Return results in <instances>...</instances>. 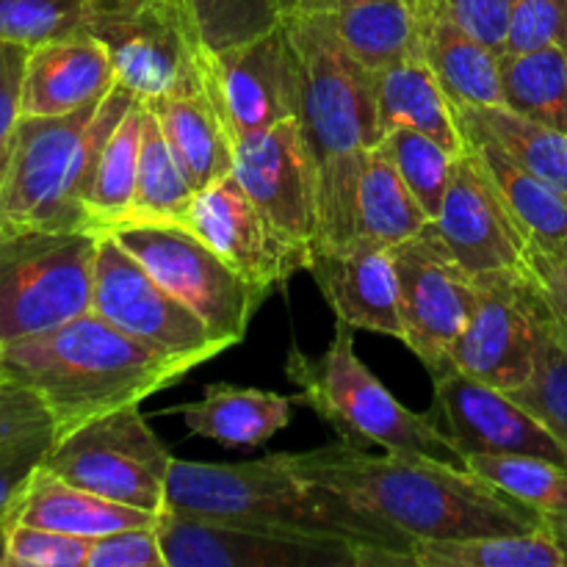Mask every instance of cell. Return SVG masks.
<instances>
[{"label": "cell", "mask_w": 567, "mask_h": 567, "mask_svg": "<svg viewBox=\"0 0 567 567\" xmlns=\"http://www.w3.org/2000/svg\"><path fill=\"white\" fill-rule=\"evenodd\" d=\"M498 70L507 109L567 133V44L504 50Z\"/></svg>", "instance_id": "obj_33"}, {"label": "cell", "mask_w": 567, "mask_h": 567, "mask_svg": "<svg viewBox=\"0 0 567 567\" xmlns=\"http://www.w3.org/2000/svg\"><path fill=\"white\" fill-rule=\"evenodd\" d=\"M164 509L343 540L374 554L377 567H415L408 537L377 524L338 493L299 480L280 454L249 463H188L175 457L166 480Z\"/></svg>", "instance_id": "obj_3"}, {"label": "cell", "mask_w": 567, "mask_h": 567, "mask_svg": "<svg viewBox=\"0 0 567 567\" xmlns=\"http://www.w3.org/2000/svg\"><path fill=\"white\" fill-rule=\"evenodd\" d=\"M305 482L327 487L410 543L513 535L546 520L468 465L413 454H371L347 441L277 452Z\"/></svg>", "instance_id": "obj_1"}, {"label": "cell", "mask_w": 567, "mask_h": 567, "mask_svg": "<svg viewBox=\"0 0 567 567\" xmlns=\"http://www.w3.org/2000/svg\"><path fill=\"white\" fill-rule=\"evenodd\" d=\"M186 9L199 42L219 53L282 25L299 0H186Z\"/></svg>", "instance_id": "obj_36"}, {"label": "cell", "mask_w": 567, "mask_h": 567, "mask_svg": "<svg viewBox=\"0 0 567 567\" xmlns=\"http://www.w3.org/2000/svg\"><path fill=\"white\" fill-rule=\"evenodd\" d=\"M402 310V343L430 377L452 365V347L468 327L476 305V277L454 260L430 225L393 247Z\"/></svg>", "instance_id": "obj_12"}, {"label": "cell", "mask_w": 567, "mask_h": 567, "mask_svg": "<svg viewBox=\"0 0 567 567\" xmlns=\"http://www.w3.org/2000/svg\"><path fill=\"white\" fill-rule=\"evenodd\" d=\"M332 3H341V0H316V3L310 6V9H327V6H332ZM408 3H413L415 9H419L421 17L430 14V11L435 9V0H408Z\"/></svg>", "instance_id": "obj_49"}, {"label": "cell", "mask_w": 567, "mask_h": 567, "mask_svg": "<svg viewBox=\"0 0 567 567\" xmlns=\"http://www.w3.org/2000/svg\"><path fill=\"white\" fill-rule=\"evenodd\" d=\"M144 103L138 100L100 144L83 186L89 230L103 236L131 208L138 177V153H142Z\"/></svg>", "instance_id": "obj_31"}, {"label": "cell", "mask_w": 567, "mask_h": 567, "mask_svg": "<svg viewBox=\"0 0 567 567\" xmlns=\"http://www.w3.org/2000/svg\"><path fill=\"white\" fill-rule=\"evenodd\" d=\"M94 14H122V11H138L155 0H89Z\"/></svg>", "instance_id": "obj_48"}, {"label": "cell", "mask_w": 567, "mask_h": 567, "mask_svg": "<svg viewBox=\"0 0 567 567\" xmlns=\"http://www.w3.org/2000/svg\"><path fill=\"white\" fill-rule=\"evenodd\" d=\"M377 147L393 161L424 214L435 221L443 208V199H446L457 155L449 153L441 142L430 138L426 133L410 131V127H396V131L385 133Z\"/></svg>", "instance_id": "obj_37"}, {"label": "cell", "mask_w": 567, "mask_h": 567, "mask_svg": "<svg viewBox=\"0 0 567 567\" xmlns=\"http://www.w3.org/2000/svg\"><path fill=\"white\" fill-rule=\"evenodd\" d=\"M197 55L233 144L297 116V70L282 25L219 53L199 42Z\"/></svg>", "instance_id": "obj_17"}, {"label": "cell", "mask_w": 567, "mask_h": 567, "mask_svg": "<svg viewBox=\"0 0 567 567\" xmlns=\"http://www.w3.org/2000/svg\"><path fill=\"white\" fill-rule=\"evenodd\" d=\"M138 103L116 83L103 100L61 116H20L0 172V227L89 230L83 186L100 144Z\"/></svg>", "instance_id": "obj_5"}, {"label": "cell", "mask_w": 567, "mask_h": 567, "mask_svg": "<svg viewBox=\"0 0 567 567\" xmlns=\"http://www.w3.org/2000/svg\"><path fill=\"white\" fill-rule=\"evenodd\" d=\"M233 175L282 236L319 247V169L297 116L238 138Z\"/></svg>", "instance_id": "obj_14"}, {"label": "cell", "mask_w": 567, "mask_h": 567, "mask_svg": "<svg viewBox=\"0 0 567 567\" xmlns=\"http://www.w3.org/2000/svg\"><path fill=\"white\" fill-rule=\"evenodd\" d=\"M526 271L540 288L554 330L567 341V252L559 247L529 244Z\"/></svg>", "instance_id": "obj_46"}, {"label": "cell", "mask_w": 567, "mask_h": 567, "mask_svg": "<svg viewBox=\"0 0 567 567\" xmlns=\"http://www.w3.org/2000/svg\"><path fill=\"white\" fill-rule=\"evenodd\" d=\"M114 236L172 297L205 321L216 338L238 347L269 293L244 280L203 238L181 225H131Z\"/></svg>", "instance_id": "obj_9"}, {"label": "cell", "mask_w": 567, "mask_h": 567, "mask_svg": "<svg viewBox=\"0 0 567 567\" xmlns=\"http://www.w3.org/2000/svg\"><path fill=\"white\" fill-rule=\"evenodd\" d=\"M89 0H0V39L33 50L53 39L89 33Z\"/></svg>", "instance_id": "obj_38"}, {"label": "cell", "mask_w": 567, "mask_h": 567, "mask_svg": "<svg viewBox=\"0 0 567 567\" xmlns=\"http://www.w3.org/2000/svg\"><path fill=\"white\" fill-rule=\"evenodd\" d=\"M498 55L441 9L421 17V59L452 105H504Z\"/></svg>", "instance_id": "obj_25"}, {"label": "cell", "mask_w": 567, "mask_h": 567, "mask_svg": "<svg viewBox=\"0 0 567 567\" xmlns=\"http://www.w3.org/2000/svg\"><path fill=\"white\" fill-rule=\"evenodd\" d=\"M116 86L109 50L92 33L53 39L28 53L22 116H61L103 100Z\"/></svg>", "instance_id": "obj_22"}, {"label": "cell", "mask_w": 567, "mask_h": 567, "mask_svg": "<svg viewBox=\"0 0 567 567\" xmlns=\"http://www.w3.org/2000/svg\"><path fill=\"white\" fill-rule=\"evenodd\" d=\"M0 380H3V371H0Z\"/></svg>", "instance_id": "obj_54"}, {"label": "cell", "mask_w": 567, "mask_h": 567, "mask_svg": "<svg viewBox=\"0 0 567 567\" xmlns=\"http://www.w3.org/2000/svg\"><path fill=\"white\" fill-rule=\"evenodd\" d=\"M86 567H166L155 524L131 526L92 540Z\"/></svg>", "instance_id": "obj_43"}, {"label": "cell", "mask_w": 567, "mask_h": 567, "mask_svg": "<svg viewBox=\"0 0 567 567\" xmlns=\"http://www.w3.org/2000/svg\"><path fill=\"white\" fill-rule=\"evenodd\" d=\"M567 44V0H513L507 50Z\"/></svg>", "instance_id": "obj_42"}, {"label": "cell", "mask_w": 567, "mask_h": 567, "mask_svg": "<svg viewBox=\"0 0 567 567\" xmlns=\"http://www.w3.org/2000/svg\"><path fill=\"white\" fill-rule=\"evenodd\" d=\"M28 53L31 50L22 44L0 39V172H3L11 136L22 116V81H25Z\"/></svg>", "instance_id": "obj_47"}, {"label": "cell", "mask_w": 567, "mask_h": 567, "mask_svg": "<svg viewBox=\"0 0 567 567\" xmlns=\"http://www.w3.org/2000/svg\"><path fill=\"white\" fill-rule=\"evenodd\" d=\"M465 465L535 509L548 529L567 543V465L532 454H476Z\"/></svg>", "instance_id": "obj_35"}, {"label": "cell", "mask_w": 567, "mask_h": 567, "mask_svg": "<svg viewBox=\"0 0 567 567\" xmlns=\"http://www.w3.org/2000/svg\"><path fill=\"white\" fill-rule=\"evenodd\" d=\"M563 546H565V554H567V543H563Z\"/></svg>", "instance_id": "obj_53"}, {"label": "cell", "mask_w": 567, "mask_h": 567, "mask_svg": "<svg viewBox=\"0 0 567 567\" xmlns=\"http://www.w3.org/2000/svg\"><path fill=\"white\" fill-rule=\"evenodd\" d=\"M465 147L476 155L529 241L543 244V247H563L567 241V194L537 177L535 172L515 164L507 153L493 144L465 142Z\"/></svg>", "instance_id": "obj_30"}, {"label": "cell", "mask_w": 567, "mask_h": 567, "mask_svg": "<svg viewBox=\"0 0 567 567\" xmlns=\"http://www.w3.org/2000/svg\"><path fill=\"white\" fill-rule=\"evenodd\" d=\"M197 197V186L181 158L166 142L158 120L144 105L142 153H138V177L131 208L109 233L131 225H186L188 208Z\"/></svg>", "instance_id": "obj_29"}, {"label": "cell", "mask_w": 567, "mask_h": 567, "mask_svg": "<svg viewBox=\"0 0 567 567\" xmlns=\"http://www.w3.org/2000/svg\"><path fill=\"white\" fill-rule=\"evenodd\" d=\"M89 33L109 50L116 83L142 103H153L186 75L199 44L186 0H155L138 11L94 14Z\"/></svg>", "instance_id": "obj_18"}, {"label": "cell", "mask_w": 567, "mask_h": 567, "mask_svg": "<svg viewBox=\"0 0 567 567\" xmlns=\"http://www.w3.org/2000/svg\"><path fill=\"white\" fill-rule=\"evenodd\" d=\"M53 441L55 432H39V435H28L0 446V524H9L17 515V507H20L33 474L42 468Z\"/></svg>", "instance_id": "obj_41"}, {"label": "cell", "mask_w": 567, "mask_h": 567, "mask_svg": "<svg viewBox=\"0 0 567 567\" xmlns=\"http://www.w3.org/2000/svg\"><path fill=\"white\" fill-rule=\"evenodd\" d=\"M172 452L138 404L55 435L44 468L72 485L144 513H164Z\"/></svg>", "instance_id": "obj_8"}, {"label": "cell", "mask_w": 567, "mask_h": 567, "mask_svg": "<svg viewBox=\"0 0 567 567\" xmlns=\"http://www.w3.org/2000/svg\"><path fill=\"white\" fill-rule=\"evenodd\" d=\"M6 565V524H0V567Z\"/></svg>", "instance_id": "obj_50"}, {"label": "cell", "mask_w": 567, "mask_h": 567, "mask_svg": "<svg viewBox=\"0 0 567 567\" xmlns=\"http://www.w3.org/2000/svg\"><path fill=\"white\" fill-rule=\"evenodd\" d=\"M92 540L11 518L3 567H86Z\"/></svg>", "instance_id": "obj_40"}, {"label": "cell", "mask_w": 567, "mask_h": 567, "mask_svg": "<svg viewBox=\"0 0 567 567\" xmlns=\"http://www.w3.org/2000/svg\"><path fill=\"white\" fill-rule=\"evenodd\" d=\"M435 9L452 17L460 28L485 42L496 53L507 50L513 0H435Z\"/></svg>", "instance_id": "obj_45"}, {"label": "cell", "mask_w": 567, "mask_h": 567, "mask_svg": "<svg viewBox=\"0 0 567 567\" xmlns=\"http://www.w3.org/2000/svg\"><path fill=\"white\" fill-rule=\"evenodd\" d=\"M463 142H487L515 164L567 194V133L529 120L507 105H457Z\"/></svg>", "instance_id": "obj_28"}, {"label": "cell", "mask_w": 567, "mask_h": 567, "mask_svg": "<svg viewBox=\"0 0 567 567\" xmlns=\"http://www.w3.org/2000/svg\"><path fill=\"white\" fill-rule=\"evenodd\" d=\"M282 28L297 70V120L319 169L316 249L343 247L358 238L360 172L380 144L374 72L347 53L324 9H297Z\"/></svg>", "instance_id": "obj_2"}, {"label": "cell", "mask_w": 567, "mask_h": 567, "mask_svg": "<svg viewBox=\"0 0 567 567\" xmlns=\"http://www.w3.org/2000/svg\"><path fill=\"white\" fill-rule=\"evenodd\" d=\"M430 221L393 161L380 147L371 150L358 183V236L396 247L419 236Z\"/></svg>", "instance_id": "obj_34"}, {"label": "cell", "mask_w": 567, "mask_h": 567, "mask_svg": "<svg viewBox=\"0 0 567 567\" xmlns=\"http://www.w3.org/2000/svg\"><path fill=\"white\" fill-rule=\"evenodd\" d=\"M297 396H282L260 388L214 382L199 402H188L172 413L183 415L188 432L225 449H260L293 421Z\"/></svg>", "instance_id": "obj_23"}, {"label": "cell", "mask_w": 567, "mask_h": 567, "mask_svg": "<svg viewBox=\"0 0 567 567\" xmlns=\"http://www.w3.org/2000/svg\"><path fill=\"white\" fill-rule=\"evenodd\" d=\"M313 3H316V0H299V9H310Z\"/></svg>", "instance_id": "obj_51"}, {"label": "cell", "mask_w": 567, "mask_h": 567, "mask_svg": "<svg viewBox=\"0 0 567 567\" xmlns=\"http://www.w3.org/2000/svg\"><path fill=\"white\" fill-rule=\"evenodd\" d=\"M551 319V316H548ZM509 396L537 415L567 446V341L548 321L532 380Z\"/></svg>", "instance_id": "obj_39"}, {"label": "cell", "mask_w": 567, "mask_h": 567, "mask_svg": "<svg viewBox=\"0 0 567 567\" xmlns=\"http://www.w3.org/2000/svg\"><path fill=\"white\" fill-rule=\"evenodd\" d=\"M286 377L299 391L297 404L313 410L352 446H380L382 452L465 465L432 415L404 408L377 380L354 349V327L343 321L336 324L324 352L308 354L293 347L286 358Z\"/></svg>", "instance_id": "obj_6"}, {"label": "cell", "mask_w": 567, "mask_h": 567, "mask_svg": "<svg viewBox=\"0 0 567 567\" xmlns=\"http://www.w3.org/2000/svg\"><path fill=\"white\" fill-rule=\"evenodd\" d=\"M0 371L42 399L61 435L97 415L142 404L194 369L86 310L53 330L0 347Z\"/></svg>", "instance_id": "obj_4"}, {"label": "cell", "mask_w": 567, "mask_h": 567, "mask_svg": "<svg viewBox=\"0 0 567 567\" xmlns=\"http://www.w3.org/2000/svg\"><path fill=\"white\" fill-rule=\"evenodd\" d=\"M374 97L380 138L396 127H410L441 142L449 153L460 155L465 150L452 100L421 55L377 72Z\"/></svg>", "instance_id": "obj_24"}, {"label": "cell", "mask_w": 567, "mask_h": 567, "mask_svg": "<svg viewBox=\"0 0 567 567\" xmlns=\"http://www.w3.org/2000/svg\"><path fill=\"white\" fill-rule=\"evenodd\" d=\"M548 321L543 293L526 266L480 275L474 313L449 360L465 374L513 393L535 374Z\"/></svg>", "instance_id": "obj_10"}, {"label": "cell", "mask_w": 567, "mask_h": 567, "mask_svg": "<svg viewBox=\"0 0 567 567\" xmlns=\"http://www.w3.org/2000/svg\"><path fill=\"white\" fill-rule=\"evenodd\" d=\"M324 11L347 53L374 75L421 55V14L408 0H341Z\"/></svg>", "instance_id": "obj_27"}, {"label": "cell", "mask_w": 567, "mask_h": 567, "mask_svg": "<svg viewBox=\"0 0 567 567\" xmlns=\"http://www.w3.org/2000/svg\"><path fill=\"white\" fill-rule=\"evenodd\" d=\"M430 415L465 460L476 454H532L567 465V446L532 410L457 365L432 377Z\"/></svg>", "instance_id": "obj_15"}, {"label": "cell", "mask_w": 567, "mask_h": 567, "mask_svg": "<svg viewBox=\"0 0 567 567\" xmlns=\"http://www.w3.org/2000/svg\"><path fill=\"white\" fill-rule=\"evenodd\" d=\"M155 529L166 567H377L374 554L352 543L166 509L155 518Z\"/></svg>", "instance_id": "obj_13"}, {"label": "cell", "mask_w": 567, "mask_h": 567, "mask_svg": "<svg viewBox=\"0 0 567 567\" xmlns=\"http://www.w3.org/2000/svg\"><path fill=\"white\" fill-rule=\"evenodd\" d=\"M413 559L415 567H567L563 540L548 526L513 535L415 543Z\"/></svg>", "instance_id": "obj_32"}, {"label": "cell", "mask_w": 567, "mask_h": 567, "mask_svg": "<svg viewBox=\"0 0 567 567\" xmlns=\"http://www.w3.org/2000/svg\"><path fill=\"white\" fill-rule=\"evenodd\" d=\"M14 518L44 526V529L64 532V535L97 540V537L111 535V532L155 524L158 515L125 507V504L111 502V498L97 496L92 491H83V487L61 480L59 474L42 465L33 474Z\"/></svg>", "instance_id": "obj_26"}, {"label": "cell", "mask_w": 567, "mask_h": 567, "mask_svg": "<svg viewBox=\"0 0 567 567\" xmlns=\"http://www.w3.org/2000/svg\"><path fill=\"white\" fill-rule=\"evenodd\" d=\"M432 227L454 260L474 277L526 266L529 236L468 147L454 161L446 199Z\"/></svg>", "instance_id": "obj_19"}, {"label": "cell", "mask_w": 567, "mask_h": 567, "mask_svg": "<svg viewBox=\"0 0 567 567\" xmlns=\"http://www.w3.org/2000/svg\"><path fill=\"white\" fill-rule=\"evenodd\" d=\"M92 310L153 352L192 369L230 349L109 233L97 241Z\"/></svg>", "instance_id": "obj_11"}, {"label": "cell", "mask_w": 567, "mask_h": 567, "mask_svg": "<svg viewBox=\"0 0 567 567\" xmlns=\"http://www.w3.org/2000/svg\"><path fill=\"white\" fill-rule=\"evenodd\" d=\"M92 230L0 227V347L92 310Z\"/></svg>", "instance_id": "obj_7"}, {"label": "cell", "mask_w": 567, "mask_h": 567, "mask_svg": "<svg viewBox=\"0 0 567 567\" xmlns=\"http://www.w3.org/2000/svg\"><path fill=\"white\" fill-rule=\"evenodd\" d=\"M183 227L203 238L230 269L266 293L288 286L297 271H308L313 255L308 247L282 236L260 214L233 172L199 188Z\"/></svg>", "instance_id": "obj_16"}, {"label": "cell", "mask_w": 567, "mask_h": 567, "mask_svg": "<svg viewBox=\"0 0 567 567\" xmlns=\"http://www.w3.org/2000/svg\"><path fill=\"white\" fill-rule=\"evenodd\" d=\"M308 271L336 310L338 321L354 330L402 341L404 327L393 247L358 236L343 247L316 249Z\"/></svg>", "instance_id": "obj_20"}, {"label": "cell", "mask_w": 567, "mask_h": 567, "mask_svg": "<svg viewBox=\"0 0 567 567\" xmlns=\"http://www.w3.org/2000/svg\"><path fill=\"white\" fill-rule=\"evenodd\" d=\"M39 432H55L50 410L31 388L3 377L0 380V446L39 435Z\"/></svg>", "instance_id": "obj_44"}, {"label": "cell", "mask_w": 567, "mask_h": 567, "mask_svg": "<svg viewBox=\"0 0 567 567\" xmlns=\"http://www.w3.org/2000/svg\"><path fill=\"white\" fill-rule=\"evenodd\" d=\"M559 249H565V252H567V241H565V244H563V247H559Z\"/></svg>", "instance_id": "obj_52"}, {"label": "cell", "mask_w": 567, "mask_h": 567, "mask_svg": "<svg viewBox=\"0 0 567 567\" xmlns=\"http://www.w3.org/2000/svg\"><path fill=\"white\" fill-rule=\"evenodd\" d=\"M144 105L155 114L166 142L181 158L197 192L230 175L236 144L225 125L219 100L199 64L197 50H194V61L186 75L169 92Z\"/></svg>", "instance_id": "obj_21"}]
</instances>
